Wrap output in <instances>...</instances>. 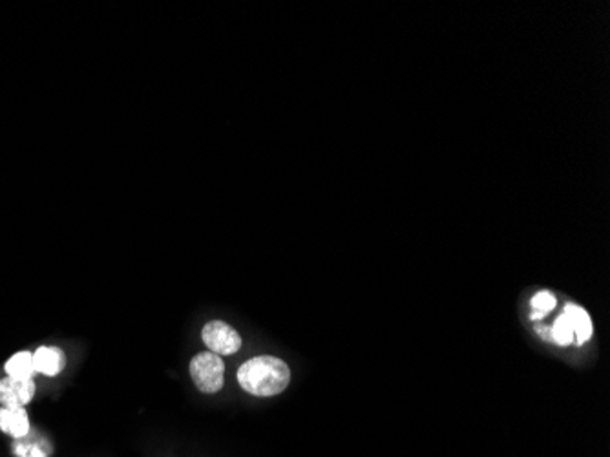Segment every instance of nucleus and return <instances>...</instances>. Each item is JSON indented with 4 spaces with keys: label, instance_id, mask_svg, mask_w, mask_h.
I'll list each match as a JSON object with an SVG mask.
<instances>
[{
    "label": "nucleus",
    "instance_id": "obj_1",
    "mask_svg": "<svg viewBox=\"0 0 610 457\" xmlns=\"http://www.w3.org/2000/svg\"><path fill=\"white\" fill-rule=\"evenodd\" d=\"M238 382L246 392L257 398H273L290 387L291 370L279 357L260 356L243 362L238 370Z\"/></svg>",
    "mask_w": 610,
    "mask_h": 457
},
{
    "label": "nucleus",
    "instance_id": "obj_2",
    "mask_svg": "<svg viewBox=\"0 0 610 457\" xmlns=\"http://www.w3.org/2000/svg\"><path fill=\"white\" fill-rule=\"evenodd\" d=\"M188 370H190V377L199 392L216 393L224 388L226 364L221 361V357L216 356L213 351H205V353L194 357Z\"/></svg>",
    "mask_w": 610,
    "mask_h": 457
},
{
    "label": "nucleus",
    "instance_id": "obj_3",
    "mask_svg": "<svg viewBox=\"0 0 610 457\" xmlns=\"http://www.w3.org/2000/svg\"><path fill=\"white\" fill-rule=\"evenodd\" d=\"M201 337H204L205 345L209 346V350L216 356H235L236 351H240L241 348L240 334L221 320L205 324Z\"/></svg>",
    "mask_w": 610,
    "mask_h": 457
},
{
    "label": "nucleus",
    "instance_id": "obj_4",
    "mask_svg": "<svg viewBox=\"0 0 610 457\" xmlns=\"http://www.w3.org/2000/svg\"><path fill=\"white\" fill-rule=\"evenodd\" d=\"M33 395H35V382H33V379L19 381V379L6 377V379L0 381V406L2 409H24L26 404H30Z\"/></svg>",
    "mask_w": 610,
    "mask_h": 457
},
{
    "label": "nucleus",
    "instance_id": "obj_5",
    "mask_svg": "<svg viewBox=\"0 0 610 457\" xmlns=\"http://www.w3.org/2000/svg\"><path fill=\"white\" fill-rule=\"evenodd\" d=\"M33 366H35V371L43 373V376H59L66 366L65 351L61 348H54V346H41L33 353Z\"/></svg>",
    "mask_w": 610,
    "mask_h": 457
},
{
    "label": "nucleus",
    "instance_id": "obj_6",
    "mask_svg": "<svg viewBox=\"0 0 610 457\" xmlns=\"http://www.w3.org/2000/svg\"><path fill=\"white\" fill-rule=\"evenodd\" d=\"M563 313L567 315L570 326H573L574 345L584 346L592 337V320H590L589 313L576 304H567Z\"/></svg>",
    "mask_w": 610,
    "mask_h": 457
},
{
    "label": "nucleus",
    "instance_id": "obj_7",
    "mask_svg": "<svg viewBox=\"0 0 610 457\" xmlns=\"http://www.w3.org/2000/svg\"><path fill=\"white\" fill-rule=\"evenodd\" d=\"M0 431L15 439L28 436L30 421H28L26 410L0 409Z\"/></svg>",
    "mask_w": 610,
    "mask_h": 457
},
{
    "label": "nucleus",
    "instance_id": "obj_8",
    "mask_svg": "<svg viewBox=\"0 0 610 457\" xmlns=\"http://www.w3.org/2000/svg\"><path fill=\"white\" fill-rule=\"evenodd\" d=\"M4 370L8 377L19 379V381H26V379L37 376L35 366H33V353L30 351H19L15 356L10 357V361L6 362Z\"/></svg>",
    "mask_w": 610,
    "mask_h": 457
},
{
    "label": "nucleus",
    "instance_id": "obj_9",
    "mask_svg": "<svg viewBox=\"0 0 610 457\" xmlns=\"http://www.w3.org/2000/svg\"><path fill=\"white\" fill-rule=\"evenodd\" d=\"M556 296L552 295L551 291H541L532 298V320L545 318L548 313L556 307Z\"/></svg>",
    "mask_w": 610,
    "mask_h": 457
},
{
    "label": "nucleus",
    "instance_id": "obj_10",
    "mask_svg": "<svg viewBox=\"0 0 610 457\" xmlns=\"http://www.w3.org/2000/svg\"><path fill=\"white\" fill-rule=\"evenodd\" d=\"M551 339L559 346L573 345L574 329L565 313H562V315L556 318L554 326H552Z\"/></svg>",
    "mask_w": 610,
    "mask_h": 457
}]
</instances>
